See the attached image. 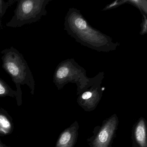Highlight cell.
<instances>
[{"label":"cell","instance_id":"1","mask_svg":"<svg viewBox=\"0 0 147 147\" xmlns=\"http://www.w3.org/2000/svg\"><path fill=\"white\" fill-rule=\"evenodd\" d=\"M64 30L76 42L99 52L115 50L119 43L93 28L76 8H70L64 21Z\"/></svg>","mask_w":147,"mask_h":147},{"label":"cell","instance_id":"2","mask_svg":"<svg viewBox=\"0 0 147 147\" xmlns=\"http://www.w3.org/2000/svg\"><path fill=\"white\" fill-rule=\"evenodd\" d=\"M3 69L11 78L16 87L18 94L21 93V85H26L33 94L35 81L27 62L22 54L13 47L6 49L1 52Z\"/></svg>","mask_w":147,"mask_h":147},{"label":"cell","instance_id":"3","mask_svg":"<svg viewBox=\"0 0 147 147\" xmlns=\"http://www.w3.org/2000/svg\"><path fill=\"white\" fill-rule=\"evenodd\" d=\"M92 80V78L87 77L86 70L74 59H67L60 63L53 76V82L58 89H61L67 83H76L79 94L90 86Z\"/></svg>","mask_w":147,"mask_h":147},{"label":"cell","instance_id":"4","mask_svg":"<svg viewBox=\"0 0 147 147\" xmlns=\"http://www.w3.org/2000/svg\"><path fill=\"white\" fill-rule=\"evenodd\" d=\"M50 0H18L14 15L7 27L18 28L39 21L47 15L46 5Z\"/></svg>","mask_w":147,"mask_h":147},{"label":"cell","instance_id":"5","mask_svg":"<svg viewBox=\"0 0 147 147\" xmlns=\"http://www.w3.org/2000/svg\"><path fill=\"white\" fill-rule=\"evenodd\" d=\"M104 77V73H100L92 78L90 86L80 94L77 101L86 111L92 110L99 102L103 92L101 84Z\"/></svg>","mask_w":147,"mask_h":147},{"label":"cell","instance_id":"6","mask_svg":"<svg viewBox=\"0 0 147 147\" xmlns=\"http://www.w3.org/2000/svg\"><path fill=\"white\" fill-rule=\"evenodd\" d=\"M118 120L114 115L105 120L90 143L91 147H110L117 127Z\"/></svg>","mask_w":147,"mask_h":147},{"label":"cell","instance_id":"7","mask_svg":"<svg viewBox=\"0 0 147 147\" xmlns=\"http://www.w3.org/2000/svg\"><path fill=\"white\" fill-rule=\"evenodd\" d=\"M79 124L77 122L65 129L60 135L56 147H74L78 137Z\"/></svg>","mask_w":147,"mask_h":147},{"label":"cell","instance_id":"8","mask_svg":"<svg viewBox=\"0 0 147 147\" xmlns=\"http://www.w3.org/2000/svg\"><path fill=\"white\" fill-rule=\"evenodd\" d=\"M135 140L140 147H147L146 127L143 119H139L134 131Z\"/></svg>","mask_w":147,"mask_h":147},{"label":"cell","instance_id":"9","mask_svg":"<svg viewBox=\"0 0 147 147\" xmlns=\"http://www.w3.org/2000/svg\"><path fill=\"white\" fill-rule=\"evenodd\" d=\"M12 129L11 122L5 115L0 113V133L7 135Z\"/></svg>","mask_w":147,"mask_h":147},{"label":"cell","instance_id":"10","mask_svg":"<svg viewBox=\"0 0 147 147\" xmlns=\"http://www.w3.org/2000/svg\"><path fill=\"white\" fill-rule=\"evenodd\" d=\"M17 94H18L17 92L13 90L5 81L0 78V97L13 96Z\"/></svg>","mask_w":147,"mask_h":147},{"label":"cell","instance_id":"11","mask_svg":"<svg viewBox=\"0 0 147 147\" xmlns=\"http://www.w3.org/2000/svg\"><path fill=\"white\" fill-rule=\"evenodd\" d=\"M18 0H8L5 1L4 0H0V19L3 17L9 7L13 5Z\"/></svg>","mask_w":147,"mask_h":147},{"label":"cell","instance_id":"12","mask_svg":"<svg viewBox=\"0 0 147 147\" xmlns=\"http://www.w3.org/2000/svg\"><path fill=\"white\" fill-rule=\"evenodd\" d=\"M2 28V23H1V20L0 19V29Z\"/></svg>","mask_w":147,"mask_h":147},{"label":"cell","instance_id":"13","mask_svg":"<svg viewBox=\"0 0 147 147\" xmlns=\"http://www.w3.org/2000/svg\"><path fill=\"white\" fill-rule=\"evenodd\" d=\"M0 147H2V146H1V145H0Z\"/></svg>","mask_w":147,"mask_h":147}]
</instances>
